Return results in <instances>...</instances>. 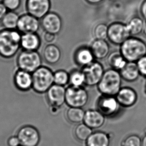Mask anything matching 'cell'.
I'll return each mask as SVG.
<instances>
[{"label":"cell","mask_w":146,"mask_h":146,"mask_svg":"<svg viewBox=\"0 0 146 146\" xmlns=\"http://www.w3.org/2000/svg\"><path fill=\"white\" fill-rule=\"evenodd\" d=\"M22 35L17 30L4 29L0 31V55L9 58L19 50Z\"/></svg>","instance_id":"cell-1"},{"label":"cell","mask_w":146,"mask_h":146,"mask_svg":"<svg viewBox=\"0 0 146 146\" xmlns=\"http://www.w3.org/2000/svg\"><path fill=\"white\" fill-rule=\"evenodd\" d=\"M122 79L118 70L110 68L105 70L102 77L97 85L102 95L115 96L122 88Z\"/></svg>","instance_id":"cell-2"},{"label":"cell","mask_w":146,"mask_h":146,"mask_svg":"<svg viewBox=\"0 0 146 146\" xmlns=\"http://www.w3.org/2000/svg\"><path fill=\"white\" fill-rule=\"evenodd\" d=\"M120 52L127 61L136 62L146 55V44L139 38L129 37L121 44Z\"/></svg>","instance_id":"cell-3"},{"label":"cell","mask_w":146,"mask_h":146,"mask_svg":"<svg viewBox=\"0 0 146 146\" xmlns=\"http://www.w3.org/2000/svg\"><path fill=\"white\" fill-rule=\"evenodd\" d=\"M53 72L48 67L40 66L32 73L34 91L40 94L46 93L54 84Z\"/></svg>","instance_id":"cell-4"},{"label":"cell","mask_w":146,"mask_h":146,"mask_svg":"<svg viewBox=\"0 0 146 146\" xmlns=\"http://www.w3.org/2000/svg\"><path fill=\"white\" fill-rule=\"evenodd\" d=\"M41 56L37 51L24 50L19 54L17 64L21 70L32 73L42 66Z\"/></svg>","instance_id":"cell-5"},{"label":"cell","mask_w":146,"mask_h":146,"mask_svg":"<svg viewBox=\"0 0 146 146\" xmlns=\"http://www.w3.org/2000/svg\"><path fill=\"white\" fill-rule=\"evenodd\" d=\"M89 100V94L83 87L70 86L66 89L65 103L70 107L82 108Z\"/></svg>","instance_id":"cell-6"},{"label":"cell","mask_w":146,"mask_h":146,"mask_svg":"<svg viewBox=\"0 0 146 146\" xmlns=\"http://www.w3.org/2000/svg\"><path fill=\"white\" fill-rule=\"evenodd\" d=\"M81 71L85 77V85L90 87L97 86L105 72L102 64L95 61L83 66Z\"/></svg>","instance_id":"cell-7"},{"label":"cell","mask_w":146,"mask_h":146,"mask_svg":"<svg viewBox=\"0 0 146 146\" xmlns=\"http://www.w3.org/2000/svg\"><path fill=\"white\" fill-rule=\"evenodd\" d=\"M130 36L126 25L115 22L108 26L107 38L114 44L120 46Z\"/></svg>","instance_id":"cell-8"},{"label":"cell","mask_w":146,"mask_h":146,"mask_svg":"<svg viewBox=\"0 0 146 146\" xmlns=\"http://www.w3.org/2000/svg\"><path fill=\"white\" fill-rule=\"evenodd\" d=\"M26 9L28 14L38 19H42L50 11V0H27Z\"/></svg>","instance_id":"cell-9"},{"label":"cell","mask_w":146,"mask_h":146,"mask_svg":"<svg viewBox=\"0 0 146 146\" xmlns=\"http://www.w3.org/2000/svg\"><path fill=\"white\" fill-rule=\"evenodd\" d=\"M120 106L115 96L102 95L97 100V109L105 116H112L116 114Z\"/></svg>","instance_id":"cell-10"},{"label":"cell","mask_w":146,"mask_h":146,"mask_svg":"<svg viewBox=\"0 0 146 146\" xmlns=\"http://www.w3.org/2000/svg\"><path fill=\"white\" fill-rule=\"evenodd\" d=\"M18 138L22 146H36L40 141V134L34 127L25 126L19 131Z\"/></svg>","instance_id":"cell-11"},{"label":"cell","mask_w":146,"mask_h":146,"mask_svg":"<svg viewBox=\"0 0 146 146\" xmlns=\"http://www.w3.org/2000/svg\"><path fill=\"white\" fill-rule=\"evenodd\" d=\"M41 20L40 25L45 32L55 35L61 32L62 21L57 13L49 12Z\"/></svg>","instance_id":"cell-12"},{"label":"cell","mask_w":146,"mask_h":146,"mask_svg":"<svg viewBox=\"0 0 146 146\" xmlns=\"http://www.w3.org/2000/svg\"><path fill=\"white\" fill-rule=\"evenodd\" d=\"M40 25L39 19L28 13L20 16L17 30L22 34L36 33Z\"/></svg>","instance_id":"cell-13"},{"label":"cell","mask_w":146,"mask_h":146,"mask_svg":"<svg viewBox=\"0 0 146 146\" xmlns=\"http://www.w3.org/2000/svg\"><path fill=\"white\" fill-rule=\"evenodd\" d=\"M46 93L48 102L52 107L60 108L65 103L66 88L64 86L54 84Z\"/></svg>","instance_id":"cell-14"},{"label":"cell","mask_w":146,"mask_h":146,"mask_svg":"<svg viewBox=\"0 0 146 146\" xmlns=\"http://www.w3.org/2000/svg\"><path fill=\"white\" fill-rule=\"evenodd\" d=\"M120 106L124 108L133 106L138 100V95L131 87H122L115 96Z\"/></svg>","instance_id":"cell-15"},{"label":"cell","mask_w":146,"mask_h":146,"mask_svg":"<svg viewBox=\"0 0 146 146\" xmlns=\"http://www.w3.org/2000/svg\"><path fill=\"white\" fill-rule=\"evenodd\" d=\"M105 116L98 109H89L85 111L83 122L91 129H98L104 124Z\"/></svg>","instance_id":"cell-16"},{"label":"cell","mask_w":146,"mask_h":146,"mask_svg":"<svg viewBox=\"0 0 146 146\" xmlns=\"http://www.w3.org/2000/svg\"><path fill=\"white\" fill-rule=\"evenodd\" d=\"M14 83L18 89L23 91H28L32 88V73L21 69L19 70L14 76Z\"/></svg>","instance_id":"cell-17"},{"label":"cell","mask_w":146,"mask_h":146,"mask_svg":"<svg viewBox=\"0 0 146 146\" xmlns=\"http://www.w3.org/2000/svg\"><path fill=\"white\" fill-rule=\"evenodd\" d=\"M40 44V38L36 33L22 34L21 46L24 50L37 51Z\"/></svg>","instance_id":"cell-18"},{"label":"cell","mask_w":146,"mask_h":146,"mask_svg":"<svg viewBox=\"0 0 146 146\" xmlns=\"http://www.w3.org/2000/svg\"><path fill=\"white\" fill-rule=\"evenodd\" d=\"M93 56L97 59H103L109 54L110 46L104 40H96L91 44L90 48Z\"/></svg>","instance_id":"cell-19"},{"label":"cell","mask_w":146,"mask_h":146,"mask_svg":"<svg viewBox=\"0 0 146 146\" xmlns=\"http://www.w3.org/2000/svg\"><path fill=\"white\" fill-rule=\"evenodd\" d=\"M119 72L122 79L129 82L136 81L140 75L136 62H135L127 61Z\"/></svg>","instance_id":"cell-20"},{"label":"cell","mask_w":146,"mask_h":146,"mask_svg":"<svg viewBox=\"0 0 146 146\" xmlns=\"http://www.w3.org/2000/svg\"><path fill=\"white\" fill-rule=\"evenodd\" d=\"M43 57L45 61L50 64H54L60 60L61 52L57 46L48 44L43 50Z\"/></svg>","instance_id":"cell-21"},{"label":"cell","mask_w":146,"mask_h":146,"mask_svg":"<svg viewBox=\"0 0 146 146\" xmlns=\"http://www.w3.org/2000/svg\"><path fill=\"white\" fill-rule=\"evenodd\" d=\"M74 57L76 62L83 67L92 62L94 58L90 48L85 47L78 49Z\"/></svg>","instance_id":"cell-22"},{"label":"cell","mask_w":146,"mask_h":146,"mask_svg":"<svg viewBox=\"0 0 146 146\" xmlns=\"http://www.w3.org/2000/svg\"><path fill=\"white\" fill-rule=\"evenodd\" d=\"M109 145L108 135L100 131L92 133L86 141V146H109Z\"/></svg>","instance_id":"cell-23"},{"label":"cell","mask_w":146,"mask_h":146,"mask_svg":"<svg viewBox=\"0 0 146 146\" xmlns=\"http://www.w3.org/2000/svg\"><path fill=\"white\" fill-rule=\"evenodd\" d=\"M19 18L20 16L16 12L8 11L1 21V23L5 29L17 30Z\"/></svg>","instance_id":"cell-24"},{"label":"cell","mask_w":146,"mask_h":146,"mask_svg":"<svg viewBox=\"0 0 146 146\" xmlns=\"http://www.w3.org/2000/svg\"><path fill=\"white\" fill-rule=\"evenodd\" d=\"M107 62L111 68L120 71L127 61L124 59L120 51H113L109 53L107 56Z\"/></svg>","instance_id":"cell-25"},{"label":"cell","mask_w":146,"mask_h":146,"mask_svg":"<svg viewBox=\"0 0 146 146\" xmlns=\"http://www.w3.org/2000/svg\"><path fill=\"white\" fill-rule=\"evenodd\" d=\"M85 112L82 108L69 107L66 111V117L70 122L74 124L80 123L83 121Z\"/></svg>","instance_id":"cell-26"},{"label":"cell","mask_w":146,"mask_h":146,"mask_svg":"<svg viewBox=\"0 0 146 146\" xmlns=\"http://www.w3.org/2000/svg\"><path fill=\"white\" fill-rule=\"evenodd\" d=\"M126 25L131 36H137L144 31L145 22L141 18L136 17L132 18Z\"/></svg>","instance_id":"cell-27"},{"label":"cell","mask_w":146,"mask_h":146,"mask_svg":"<svg viewBox=\"0 0 146 146\" xmlns=\"http://www.w3.org/2000/svg\"><path fill=\"white\" fill-rule=\"evenodd\" d=\"M92 133V129L86 125L80 124L75 127L74 135L76 138L80 141H85Z\"/></svg>","instance_id":"cell-28"},{"label":"cell","mask_w":146,"mask_h":146,"mask_svg":"<svg viewBox=\"0 0 146 146\" xmlns=\"http://www.w3.org/2000/svg\"><path fill=\"white\" fill-rule=\"evenodd\" d=\"M73 86L81 87L85 84V77L82 71L74 70L69 74V82Z\"/></svg>","instance_id":"cell-29"},{"label":"cell","mask_w":146,"mask_h":146,"mask_svg":"<svg viewBox=\"0 0 146 146\" xmlns=\"http://www.w3.org/2000/svg\"><path fill=\"white\" fill-rule=\"evenodd\" d=\"M54 84L64 86L69 82V74L64 70H59L53 73Z\"/></svg>","instance_id":"cell-30"},{"label":"cell","mask_w":146,"mask_h":146,"mask_svg":"<svg viewBox=\"0 0 146 146\" xmlns=\"http://www.w3.org/2000/svg\"><path fill=\"white\" fill-rule=\"evenodd\" d=\"M108 26L104 23H101L95 26L93 35L96 40H105L108 36Z\"/></svg>","instance_id":"cell-31"},{"label":"cell","mask_w":146,"mask_h":146,"mask_svg":"<svg viewBox=\"0 0 146 146\" xmlns=\"http://www.w3.org/2000/svg\"><path fill=\"white\" fill-rule=\"evenodd\" d=\"M122 146H142V140L137 135H131L125 139Z\"/></svg>","instance_id":"cell-32"},{"label":"cell","mask_w":146,"mask_h":146,"mask_svg":"<svg viewBox=\"0 0 146 146\" xmlns=\"http://www.w3.org/2000/svg\"><path fill=\"white\" fill-rule=\"evenodd\" d=\"M21 0H4L3 3L8 11H14L18 10L21 5Z\"/></svg>","instance_id":"cell-33"},{"label":"cell","mask_w":146,"mask_h":146,"mask_svg":"<svg viewBox=\"0 0 146 146\" xmlns=\"http://www.w3.org/2000/svg\"><path fill=\"white\" fill-rule=\"evenodd\" d=\"M136 63L140 75L146 76V55L139 59Z\"/></svg>","instance_id":"cell-34"},{"label":"cell","mask_w":146,"mask_h":146,"mask_svg":"<svg viewBox=\"0 0 146 146\" xmlns=\"http://www.w3.org/2000/svg\"><path fill=\"white\" fill-rule=\"evenodd\" d=\"M55 39V35L47 33V32H46V33L44 34V40L46 43L48 44L52 43V42H54Z\"/></svg>","instance_id":"cell-35"},{"label":"cell","mask_w":146,"mask_h":146,"mask_svg":"<svg viewBox=\"0 0 146 146\" xmlns=\"http://www.w3.org/2000/svg\"><path fill=\"white\" fill-rule=\"evenodd\" d=\"M20 143V141L18 137H11L8 141V144L10 146H18Z\"/></svg>","instance_id":"cell-36"},{"label":"cell","mask_w":146,"mask_h":146,"mask_svg":"<svg viewBox=\"0 0 146 146\" xmlns=\"http://www.w3.org/2000/svg\"><path fill=\"white\" fill-rule=\"evenodd\" d=\"M8 12V10L7 9L3 2H0V22Z\"/></svg>","instance_id":"cell-37"},{"label":"cell","mask_w":146,"mask_h":146,"mask_svg":"<svg viewBox=\"0 0 146 146\" xmlns=\"http://www.w3.org/2000/svg\"><path fill=\"white\" fill-rule=\"evenodd\" d=\"M140 11L143 17L146 20V0H145L141 5Z\"/></svg>","instance_id":"cell-38"},{"label":"cell","mask_w":146,"mask_h":146,"mask_svg":"<svg viewBox=\"0 0 146 146\" xmlns=\"http://www.w3.org/2000/svg\"><path fill=\"white\" fill-rule=\"evenodd\" d=\"M87 3L92 5H96V4H100L104 0H85Z\"/></svg>","instance_id":"cell-39"},{"label":"cell","mask_w":146,"mask_h":146,"mask_svg":"<svg viewBox=\"0 0 146 146\" xmlns=\"http://www.w3.org/2000/svg\"><path fill=\"white\" fill-rule=\"evenodd\" d=\"M142 146H146V135L142 140Z\"/></svg>","instance_id":"cell-40"},{"label":"cell","mask_w":146,"mask_h":146,"mask_svg":"<svg viewBox=\"0 0 146 146\" xmlns=\"http://www.w3.org/2000/svg\"><path fill=\"white\" fill-rule=\"evenodd\" d=\"M143 31L144 32L145 34L146 35V22H145L144 29Z\"/></svg>","instance_id":"cell-41"},{"label":"cell","mask_w":146,"mask_h":146,"mask_svg":"<svg viewBox=\"0 0 146 146\" xmlns=\"http://www.w3.org/2000/svg\"><path fill=\"white\" fill-rule=\"evenodd\" d=\"M4 1V0H0V2H3Z\"/></svg>","instance_id":"cell-42"},{"label":"cell","mask_w":146,"mask_h":146,"mask_svg":"<svg viewBox=\"0 0 146 146\" xmlns=\"http://www.w3.org/2000/svg\"></svg>","instance_id":"cell-43"}]
</instances>
